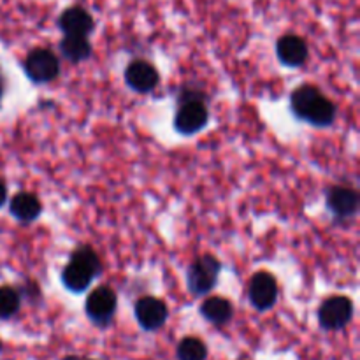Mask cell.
<instances>
[{"instance_id": "30bf717a", "label": "cell", "mask_w": 360, "mask_h": 360, "mask_svg": "<svg viewBox=\"0 0 360 360\" xmlns=\"http://www.w3.org/2000/svg\"><path fill=\"white\" fill-rule=\"evenodd\" d=\"M58 27L63 35H77V37H88L94 32L95 21L86 9L79 6L69 7L63 11L58 18Z\"/></svg>"}, {"instance_id": "5b68a950", "label": "cell", "mask_w": 360, "mask_h": 360, "mask_svg": "<svg viewBox=\"0 0 360 360\" xmlns=\"http://www.w3.org/2000/svg\"><path fill=\"white\" fill-rule=\"evenodd\" d=\"M25 72L32 83L44 84L51 83L60 74V62L53 51L44 48L32 49L25 58Z\"/></svg>"}, {"instance_id": "9a60e30c", "label": "cell", "mask_w": 360, "mask_h": 360, "mask_svg": "<svg viewBox=\"0 0 360 360\" xmlns=\"http://www.w3.org/2000/svg\"><path fill=\"white\" fill-rule=\"evenodd\" d=\"M200 315L214 326H225L234 315V308L224 297H210L200 306Z\"/></svg>"}, {"instance_id": "8fae6325", "label": "cell", "mask_w": 360, "mask_h": 360, "mask_svg": "<svg viewBox=\"0 0 360 360\" xmlns=\"http://www.w3.org/2000/svg\"><path fill=\"white\" fill-rule=\"evenodd\" d=\"M158 72L151 63L144 60H136L125 70V81L137 94H150L158 84Z\"/></svg>"}, {"instance_id": "7a4b0ae2", "label": "cell", "mask_w": 360, "mask_h": 360, "mask_svg": "<svg viewBox=\"0 0 360 360\" xmlns=\"http://www.w3.org/2000/svg\"><path fill=\"white\" fill-rule=\"evenodd\" d=\"M102 271L101 259L94 248L90 246H79L70 257V262L67 264L62 273V281L70 292H84L90 287L91 280L98 276Z\"/></svg>"}, {"instance_id": "4fadbf2b", "label": "cell", "mask_w": 360, "mask_h": 360, "mask_svg": "<svg viewBox=\"0 0 360 360\" xmlns=\"http://www.w3.org/2000/svg\"><path fill=\"white\" fill-rule=\"evenodd\" d=\"M327 210L340 218L354 217L359 210V195L347 186H333L327 190Z\"/></svg>"}, {"instance_id": "277c9868", "label": "cell", "mask_w": 360, "mask_h": 360, "mask_svg": "<svg viewBox=\"0 0 360 360\" xmlns=\"http://www.w3.org/2000/svg\"><path fill=\"white\" fill-rule=\"evenodd\" d=\"M220 262L213 255H202L193 260L186 273V281H188V290L195 297L210 294L218 281L220 274Z\"/></svg>"}, {"instance_id": "7c38bea8", "label": "cell", "mask_w": 360, "mask_h": 360, "mask_svg": "<svg viewBox=\"0 0 360 360\" xmlns=\"http://www.w3.org/2000/svg\"><path fill=\"white\" fill-rule=\"evenodd\" d=\"M276 55L285 67L297 69L308 60V44L299 35H283L276 44Z\"/></svg>"}, {"instance_id": "ffe728a7", "label": "cell", "mask_w": 360, "mask_h": 360, "mask_svg": "<svg viewBox=\"0 0 360 360\" xmlns=\"http://www.w3.org/2000/svg\"><path fill=\"white\" fill-rule=\"evenodd\" d=\"M62 360H81L79 357H74V355H72V357H65V359H62Z\"/></svg>"}, {"instance_id": "5bb4252c", "label": "cell", "mask_w": 360, "mask_h": 360, "mask_svg": "<svg viewBox=\"0 0 360 360\" xmlns=\"http://www.w3.org/2000/svg\"><path fill=\"white\" fill-rule=\"evenodd\" d=\"M11 214L16 218L21 224H30V221L37 220L39 214H41V200L34 195V193L28 192H20L18 195L13 197L9 204Z\"/></svg>"}, {"instance_id": "9c48e42d", "label": "cell", "mask_w": 360, "mask_h": 360, "mask_svg": "<svg viewBox=\"0 0 360 360\" xmlns=\"http://www.w3.org/2000/svg\"><path fill=\"white\" fill-rule=\"evenodd\" d=\"M167 306L155 297H143L136 302V319L144 330H158L167 322Z\"/></svg>"}, {"instance_id": "6da1fadb", "label": "cell", "mask_w": 360, "mask_h": 360, "mask_svg": "<svg viewBox=\"0 0 360 360\" xmlns=\"http://www.w3.org/2000/svg\"><path fill=\"white\" fill-rule=\"evenodd\" d=\"M292 111L297 118L315 127H329L336 118V105L316 86H299L290 97Z\"/></svg>"}, {"instance_id": "ba28073f", "label": "cell", "mask_w": 360, "mask_h": 360, "mask_svg": "<svg viewBox=\"0 0 360 360\" xmlns=\"http://www.w3.org/2000/svg\"><path fill=\"white\" fill-rule=\"evenodd\" d=\"M248 297L259 311H267L273 308L278 301V283L273 274L266 271L257 273L250 281Z\"/></svg>"}, {"instance_id": "3957f363", "label": "cell", "mask_w": 360, "mask_h": 360, "mask_svg": "<svg viewBox=\"0 0 360 360\" xmlns=\"http://www.w3.org/2000/svg\"><path fill=\"white\" fill-rule=\"evenodd\" d=\"M210 112L204 105L202 97L197 94L183 95L181 105L174 118V129L183 136H193L207 125Z\"/></svg>"}, {"instance_id": "7402d4cb", "label": "cell", "mask_w": 360, "mask_h": 360, "mask_svg": "<svg viewBox=\"0 0 360 360\" xmlns=\"http://www.w3.org/2000/svg\"><path fill=\"white\" fill-rule=\"evenodd\" d=\"M0 348H2V345H0Z\"/></svg>"}, {"instance_id": "44dd1931", "label": "cell", "mask_w": 360, "mask_h": 360, "mask_svg": "<svg viewBox=\"0 0 360 360\" xmlns=\"http://www.w3.org/2000/svg\"><path fill=\"white\" fill-rule=\"evenodd\" d=\"M2 94H4V88H2V83H0V101H2Z\"/></svg>"}, {"instance_id": "ac0fdd59", "label": "cell", "mask_w": 360, "mask_h": 360, "mask_svg": "<svg viewBox=\"0 0 360 360\" xmlns=\"http://www.w3.org/2000/svg\"><path fill=\"white\" fill-rule=\"evenodd\" d=\"M21 299L14 288L2 287L0 288V319L7 320L20 311Z\"/></svg>"}, {"instance_id": "e0dca14e", "label": "cell", "mask_w": 360, "mask_h": 360, "mask_svg": "<svg viewBox=\"0 0 360 360\" xmlns=\"http://www.w3.org/2000/svg\"><path fill=\"white\" fill-rule=\"evenodd\" d=\"M178 359L179 360H206L207 350L204 343L197 338H185L178 345Z\"/></svg>"}, {"instance_id": "d6986e66", "label": "cell", "mask_w": 360, "mask_h": 360, "mask_svg": "<svg viewBox=\"0 0 360 360\" xmlns=\"http://www.w3.org/2000/svg\"><path fill=\"white\" fill-rule=\"evenodd\" d=\"M6 200H7V190H6V185H4V181L0 179V207L6 204Z\"/></svg>"}, {"instance_id": "2e32d148", "label": "cell", "mask_w": 360, "mask_h": 360, "mask_svg": "<svg viewBox=\"0 0 360 360\" xmlns=\"http://www.w3.org/2000/svg\"><path fill=\"white\" fill-rule=\"evenodd\" d=\"M60 51L70 62H83L91 55V44L88 37H77V35H63L60 41Z\"/></svg>"}, {"instance_id": "52a82bcc", "label": "cell", "mask_w": 360, "mask_h": 360, "mask_svg": "<svg viewBox=\"0 0 360 360\" xmlns=\"http://www.w3.org/2000/svg\"><path fill=\"white\" fill-rule=\"evenodd\" d=\"M116 294L112 288L109 287H98L88 295L86 299V315L95 326L105 327L112 320L116 313Z\"/></svg>"}, {"instance_id": "8992f818", "label": "cell", "mask_w": 360, "mask_h": 360, "mask_svg": "<svg viewBox=\"0 0 360 360\" xmlns=\"http://www.w3.org/2000/svg\"><path fill=\"white\" fill-rule=\"evenodd\" d=\"M354 316V302L345 295L329 297L319 309V322L326 330H340L348 326Z\"/></svg>"}]
</instances>
